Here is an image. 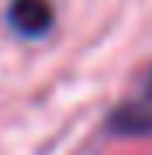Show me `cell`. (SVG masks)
I'll use <instances>...</instances> for the list:
<instances>
[{
    "label": "cell",
    "mask_w": 152,
    "mask_h": 155,
    "mask_svg": "<svg viewBox=\"0 0 152 155\" xmlns=\"http://www.w3.org/2000/svg\"><path fill=\"white\" fill-rule=\"evenodd\" d=\"M107 131L124 134V138H138V134H152V100H131L121 104L107 114Z\"/></svg>",
    "instance_id": "7a4b0ae2"
},
{
    "label": "cell",
    "mask_w": 152,
    "mask_h": 155,
    "mask_svg": "<svg viewBox=\"0 0 152 155\" xmlns=\"http://www.w3.org/2000/svg\"><path fill=\"white\" fill-rule=\"evenodd\" d=\"M149 93H152V79H149Z\"/></svg>",
    "instance_id": "3957f363"
},
{
    "label": "cell",
    "mask_w": 152,
    "mask_h": 155,
    "mask_svg": "<svg viewBox=\"0 0 152 155\" xmlns=\"http://www.w3.org/2000/svg\"><path fill=\"white\" fill-rule=\"evenodd\" d=\"M7 24L21 38H45L56 24V11H52L49 0H11Z\"/></svg>",
    "instance_id": "6da1fadb"
}]
</instances>
